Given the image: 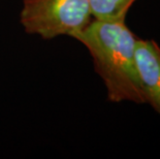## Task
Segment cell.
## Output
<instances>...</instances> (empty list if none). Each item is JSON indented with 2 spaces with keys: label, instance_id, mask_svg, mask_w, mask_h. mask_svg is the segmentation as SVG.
Instances as JSON below:
<instances>
[{
  "label": "cell",
  "instance_id": "7a4b0ae2",
  "mask_svg": "<svg viewBox=\"0 0 160 159\" xmlns=\"http://www.w3.org/2000/svg\"><path fill=\"white\" fill-rule=\"evenodd\" d=\"M88 0H23L20 21L25 32L43 39L73 37L91 22Z\"/></svg>",
  "mask_w": 160,
  "mask_h": 159
},
{
  "label": "cell",
  "instance_id": "3957f363",
  "mask_svg": "<svg viewBox=\"0 0 160 159\" xmlns=\"http://www.w3.org/2000/svg\"><path fill=\"white\" fill-rule=\"evenodd\" d=\"M135 65L146 103L160 114V47L154 40L137 39Z\"/></svg>",
  "mask_w": 160,
  "mask_h": 159
},
{
  "label": "cell",
  "instance_id": "6da1fadb",
  "mask_svg": "<svg viewBox=\"0 0 160 159\" xmlns=\"http://www.w3.org/2000/svg\"><path fill=\"white\" fill-rule=\"evenodd\" d=\"M89 51L112 102L146 103L135 65L138 37L125 22L93 20L73 36Z\"/></svg>",
  "mask_w": 160,
  "mask_h": 159
},
{
  "label": "cell",
  "instance_id": "277c9868",
  "mask_svg": "<svg viewBox=\"0 0 160 159\" xmlns=\"http://www.w3.org/2000/svg\"><path fill=\"white\" fill-rule=\"evenodd\" d=\"M137 0H88L91 15L95 20L125 22L129 8Z\"/></svg>",
  "mask_w": 160,
  "mask_h": 159
}]
</instances>
